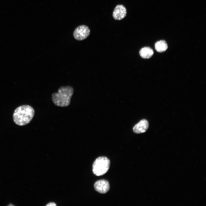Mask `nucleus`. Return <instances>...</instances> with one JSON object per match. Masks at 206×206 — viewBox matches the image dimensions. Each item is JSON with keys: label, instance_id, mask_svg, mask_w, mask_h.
<instances>
[{"label": "nucleus", "instance_id": "f257e3e1", "mask_svg": "<svg viewBox=\"0 0 206 206\" xmlns=\"http://www.w3.org/2000/svg\"><path fill=\"white\" fill-rule=\"evenodd\" d=\"M34 114V110L31 106L28 105H22L15 110L13 114V120L18 125L24 126L31 122Z\"/></svg>", "mask_w": 206, "mask_h": 206}, {"label": "nucleus", "instance_id": "f03ea898", "mask_svg": "<svg viewBox=\"0 0 206 206\" xmlns=\"http://www.w3.org/2000/svg\"><path fill=\"white\" fill-rule=\"evenodd\" d=\"M74 90L70 86H62L57 93L52 94V100L54 104L58 106L66 107L70 104Z\"/></svg>", "mask_w": 206, "mask_h": 206}, {"label": "nucleus", "instance_id": "7ed1b4c3", "mask_svg": "<svg viewBox=\"0 0 206 206\" xmlns=\"http://www.w3.org/2000/svg\"><path fill=\"white\" fill-rule=\"evenodd\" d=\"M110 164L109 159L105 157H100L97 158L92 165V171L97 176L105 174L109 169Z\"/></svg>", "mask_w": 206, "mask_h": 206}, {"label": "nucleus", "instance_id": "20e7f679", "mask_svg": "<svg viewBox=\"0 0 206 206\" xmlns=\"http://www.w3.org/2000/svg\"><path fill=\"white\" fill-rule=\"evenodd\" d=\"M90 30L89 27L84 25H80L75 29L73 35L75 39L78 41H82L87 38L89 35Z\"/></svg>", "mask_w": 206, "mask_h": 206}, {"label": "nucleus", "instance_id": "39448f33", "mask_svg": "<svg viewBox=\"0 0 206 206\" xmlns=\"http://www.w3.org/2000/svg\"><path fill=\"white\" fill-rule=\"evenodd\" d=\"M94 187L96 191L102 194L107 192L110 189V185L108 182L105 179H101L96 181Z\"/></svg>", "mask_w": 206, "mask_h": 206}, {"label": "nucleus", "instance_id": "423d86ee", "mask_svg": "<svg viewBox=\"0 0 206 206\" xmlns=\"http://www.w3.org/2000/svg\"><path fill=\"white\" fill-rule=\"evenodd\" d=\"M126 13L127 11L125 7L122 5H118L114 9L112 16L115 19L119 20L124 18Z\"/></svg>", "mask_w": 206, "mask_h": 206}, {"label": "nucleus", "instance_id": "0eeeda50", "mask_svg": "<svg viewBox=\"0 0 206 206\" xmlns=\"http://www.w3.org/2000/svg\"><path fill=\"white\" fill-rule=\"evenodd\" d=\"M148 126L149 123L148 121L146 119H143L134 126L133 131L136 134L143 133L147 131Z\"/></svg>", "mask_w": 206, "mask_h": 206}, {"label": "nucleus", "instance_id": "6e6552de", "mask_svg": "<svg viewBox=\"0 0 206 206\" xmlns=\"http://www.w3.org/2000/svg\"><path fill=\"white\" fill-rule=\"evenodd\" d=\"M154 54L152 49L148 47H145L142 48L139 51L140 56L144 59H148L151 58Z\"/></svg>", "mask_w": 206, "mask_h": 206}, {"label": "nucleus", "instance_id": "1a4fd4ad", "mask_svg": "<svg viewBox=\"0 0 206 206\" xmlns=\"http://www.w3.org/2000/svg\"><path fill=\"white\" fill-rule=\"evenodd\" d=\"M156 50L159 52L165 51L168 48V45L165 41L161 40L157 42L155 44Z\"/></svg>", "mask_w": 206, "mask_h": 206}, {"label": "nucleus", "instance_id": "9d476101", "mask_svg": "<svg viewBox=\"0 0 206 206\" xmlns=\"http://www.w3.org/2000/svg\"><path fill=\"white\" fill-rule=\"evenodd\" d=\"M46 206H56V205L55 203H54L53 202H50L48 203L46 205Z\"/></svg>", "mask_w": 206, "mask_h": 206}]
</instances>
